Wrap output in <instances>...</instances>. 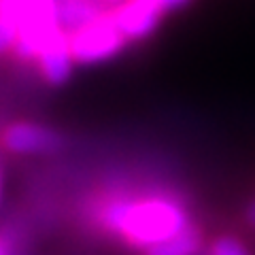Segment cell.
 Returning a JSON list of instances; mask_svg holds the SVG:
<instances>
[{"instance_id": "obj_4", "label": "cell", "mask_w": 255, "mask_h": 255, "mask_svg": "<svg viewBox=\"0 0 255 255\" xmlns=\"http://www.w3.org/2000/svg\"><path fill=\"white\" fill-rule=\"evenodd\" d=\"M2 142L13 153H53L62 147V136L38 124H13L4 130Z\"/></svg>"}, {"instance_id": "obj_6", "label": "cell", "mask_w": 255, "mask_h": 255, "mask_svg": "<svg viewBox=\"0 0 255 255\" xmlns=\"http://www.w3.org/2000/svg\"><path fill=\"white\" fill-rule=\"evenodd\" d=\"M200 247H202L200 232L189 226L183 232L149 247L145 255H200Z\"/></svg>"}, {"instance_id": "obj_9", "label": "cell", "mask_w": 255, "mask_h": 255, "mask_svg": "<svg viewBox=\"0 0 255 255\" xmlns=\"http://www.w3.org/2000/svg\"><path fill=\"white\" fill-rule=\"evenodd\" d=\"M157 9L162 11H174V9H181V6H185L189 0H151Z\"/></svg>"}, {"instance_id": "obj_2", "label": "cell", "mask_w": 255, "mask_h": 255, "mask_svg": "<svg viewBox=\"0 0 255 255\" xmlns=\"http://www.w3.org/2000/svg\"><path fill=\"white\" fill-rule=\"evenodd\" d=\"M68 43H70V51H73L75 62L96 64L117 55L122 51L126 38L117 30L111 15L102 13L96 19L68 32Z\"/></svg>"}, {"instance_id": "obj_12", "label": "cell", "mask_w": 255, "mask_h": 255, "mask_svg": "<svg viewBox=\"0 0 255 255\" xmlns=\"http://www.w3.org/2000/svg\"><path fill=\"white\" fill-rule=\"evenodd\" d=\"M0 255H11L9 251H6V247H4L2 243H0Z\"/></svg>"}, {"instance_id": "obj_3", "label": "cell", "mask_w": 255, "mask_h": 255, "mask_svg": "<svg viewBox=\"0 0 255 255\" xmlns=\"http://www.w3.org/2000/svg\"><path fill=\"white\" fill-rule=\"evenodd\" d=\"M162 13L164 11L151 0H126L119 6H113L109 15L126 41H138L157 28Z\"/></svg>"}, {"instance_id": "obj_5", "label": "cell", "mask_w": 255, "mask_h": 255, "mask_svg": "<svg viewBox=\"0 0 255 255\" xmlns=\"http://www.w3.org/2000/svg\"><path fill=\"white\" fill-rule=\"evenodd\" d=\"M38 66H41V75L53 85L64 83L70 77L73 70V51H70L68 43V32L60 30L49 43L45 45V49L38 53Z\"/></svg>"}, {"instance_id": "obj_7", "label": "cell", "mask_w": 255, "mask_h": 255, "mask_svg": "<svg viewBox=\"0 0 255 255\" xmlns=\"http://www.w3.org/2000/svg\"><path fill=\"white\" fill-rule=\"evenodd\" d=\"M98 15H102V11L94 0H62L58 4L60 26L66 32L77 30L83 23L96 19Z\"/></svg>"}, {"instance_id": "obj_11", "label": "cell", "mask_w": 255, "mask_h": 255, "mask_svg": "<svg viewBox=\"0 0 255 255\" xmlns=\"http://www.w3.org/2000/svg\"><path fill=\"white\" fill-rule=\"evenodd\" d=\"M100 2H105V4H109L111 9H113V6H119L122 2H126V0H100Z\"/></svg>"}, {"instance_id": "obj_1", "label": "cell", "mask_w": 255, "mask_h": 255, "mask_svg": "<svg viewBox=\"0 0 255 255\" xmlns=\"http://www.w3.org/2000/svg\"><path fill=\"white\" fill-rule=\"evenodd\" d=\"M98 221L145 251L189 228L185 206L168 196H115L100 204Z\"/></svg>"}, {"instance_id": "obj_10", "label": "cell", "mask_w": 255, "mask_h": 255, "mask_svg": "<svg viewBox=\"0 0 255 255\" xmlns=\"http://www.w3.org/2000/svg\"><path fill=\"white\" fill-rule=\"evenodd\" d=\"M247 221H249L251 226H255V202L249 206V211H247Z\"/></svg>"}, {"instance_id": "obj_8", "label": "cell", "mask_w": 255, "mask_h": 255, "mask_svg": "<svg viewBox=\"0 0 255 255\" xmlns=\"http://www.w3.org/2000/svg\"><path fill=\"white\" fill-rule=\"evenodd\" d=\"M209 255H251L247 247L232 236H221L211 245Z\"/></svg>"}]
</instances>
